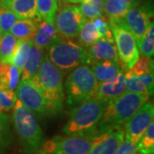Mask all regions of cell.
Wrapping results in <instances>:
<instances>
[{
  "instance_id": "6da1fadb",
  "label": "cell",
  "mask_w": 154,
  "mask_h": 154,
  "mask_svg": "<svg viewBox=\"0 0 154 154\" xmlns=\"http://www.w3.org/2000/svg\"><path fill=\"white\" fill-rule=\"evenodd\" d=\"M146 94L125 92L118 98L110 101L105 107L98 124V129L122 128L132 116L148 101Z\"/></svg>"
},
{
  "instance_id": "7a4b0ae2",
  "label": "cell",
  "mask_w": 154,
  "mask_h": 154,
  "mask_svg": "<svg viewBox=\"0 0 154 154\" xmlns=\"http://www.w3.org/2000/svg\"><path fill=\"white\" fill-rule=\"evenodd\" d=\"M47 57L60 70L70 71L82 65L93 64L87 50L69 38L56 36L46 47Z\"/></svg>"
},
{
  "instance_id": "3957f363",
  "label": "cell",
  "mask_w": 154,
  "mask_h": 154,
  "mask_svg": "<svg viewBox=\"0 0 154 154\" xmlns=\"http://www.w3.org/2000/svg\"><path fill=\"white\" fill-rule=\"evenodd\" d=\"M63 75L45 55L44 60L37 77L32 80L38 84L48 104L50 114H57L63 110L64 101V91L63 86Z\"/></svg>"
},
{
  "instance_id": "277c9868",
  "label": "cell",
  "mask_w": 154,
  "mask_h": 154,
  "mask_svg": "<svg viewBox=\"0 0 154 154\" xmlns=\"http://www.w3.org/2000/svg\"><path fill=\"white\" fill-rule=\"evenodd\" d=\"M13 122L27 154H38L43 145L42 129L35 116L17 99L13 107Z\"/></svg>"
},
{
  "instance_id": "5b68a950",
  "label": "cell",
  "mask_w": 154,
  "mask_h": 154,
  "mask_svg": "<svg viewBox=\"0 0 154 154\" xmlns=\"http://www.w3.org/2000/svg\"><path fill=\"white\" fill-rule=\"evenodd\" d=\"M106 105L105 102L96 98L80 104L71 111L69 119L63 128V133L69 135L97 131Z\"/></svg>"
},
{
  "instance_id": "8992f818",
  "label": "cell",
  "mask_w": 154,
  "mask_h": 154,
  "mask_svg": "<svg viewBox=\"0 0 154 154\" xmlns=\"http://www.w3.org/2000/svg\"><path fill=\"white\" fill-rule=\"evenodd\" d=\"M99 83L89 65H82L73 69L65 82L67 103L70 106L80 105L96 96Z\"/></svg>"
},
{
  "instance_id": "52a82bcc",
  "label": "cell",
  "mask_w": 154,
  "mask_h": 154,
  "mask_svg": "<svg viewBox=\"0 0 154 154\" xmlns=\"http://www.w3.org/2000/svg\"><path fill=\"white\" fill-rule=\"evenodd\" d=\"M120 66L124 70L131 69L140 56L137 41L122 19L109 21Z\"/></svg>"
},
{
  "instance_id": "ba28073f",
  "label": "cell",
  "mask_w": 154,
  "mask_h": 154,
  "mask_svg": "<svg viewBox=\"0 0 154 154\" xmlns=\"http://www.w3.org/2000/svg\"><path fill=\"white\" fill-rule=\"evenodd\" d=\"M98 132L55 136L42 145L39 154H89Z\"/></svg>"
},
{
  "instance_id": "9c48e42d",
  "label": "cell",
  "mask_w": 154,
  "mask_h": 154,
  "mask_svg": "<svg viewBox=\"0 0 154 154\" xmlns=\"http://www.w3.org/2000/svg\"><path fill=\"white\" fill-rule=\"evenodd\" d=\"M17 99L33 113L39 116L49 115L46 99L38 84L32 80L22 79L16 90Z\"/></svg>"
},
{
  "instance_id": "30bf717a",
  "label": "cell",
  "mask_w": 154,
  "mask_h": 154,
  "mask_svg": "<svg viewBox=\"0 0 154 154\" xmlns=\"http://www.w3.org/2000/svg\"><path fill=\"white\" fill-rule=\"evenodd\" d=\"M87 19L81 12L79 7L65 5L61 7L56 15L54 25L57 33L60 37L73 38L78 36Z\"/></svg>"
},
{
  "instance_id": "8fae6325",
  "label": "cell",
  "mask_w": 154,
  "mask_h": 154,
  "mask_svg": "<svg viewBox=\"0 0 154 154\" xmlns=\"http://www.w3.org/2000/svg\"><path fill=\"white\" fill-rule=\"evenodd\" d=\"M153 104L146 102L125 123V140L136 145L149 125L153 122Z\"/></svg>"
},
{
  "instance_id": "7c38bea8",
  "label": "cell",
  "mask_w": 154,
  "mask_h": 154,
  "mask_svg": "<svg viewBox=\"0 0 154 154\" xmlns=\"http://www.w3.org/2000/svg\"><path fill=\"white\" fill-rule=\"evenodd\" d=\"M152 16V5L151 2H147L142 6H134L130 8L122 19L136 38L137 45L143 38L149 25L152 22V21H151Z\"/></svg>"
},
{
  "instance_id": "4fadbf2b",
  "label": "cell",
  "mask_w": 154,
  "mask_h": 154,
  "mask_svg": "<svg viewBox=\"0 0 154 154\" xmlns=\"http://www.w3.org/2000/svg\"><path fill=\"white\" fill-rule=\"evenodd\" d=\"M123 140L124 131L122 128L98 129L89 154H114Z\"/></svg>"
},
{
  "instance_id": "5bb4252c",
  "label": "cell",
  "mask_w": 154,
  "mask_h": 154,
  "mask_svg": "<svg viewBox=\"0 0 154 154\" xmlns=\"http://www.w3.org/2000/svg\"><path fill=\"white\" fill-rule=\"evenodd\" d=\"M124 81L125 74L122 70L110 81L99 84L95 98L108 104L126 92Z\"/></svg>"
},
{
  "instance_id": "9a60e30c",
  "label": "cell",
  "mask_w": 154,
  "mask_h": 154,
  "mask_svg": "<svg viewBox=\"0 0 154 154\" xmlns=\"http://www.w3.org/2000/svg\"><path fill=\"white\" fill-rule=\"evenodd\" d=\"M87 51L89 57L94 61L119 62L115 43L108 41L105 38H100L94 44L88 46Z\"/></svg>"
},
{
  "instance_id": "2e32d148",
  "label": "cell",
  "mask_w": 154,
  "mask_h": 154,
  "mask_svg": "<svg viewBox=\"0 0 154 154\" xmlns=\"http://www.w3.org/2000/svg\"><path fill=\"white\" fill-rule=\"evenodd\" d=\"M0 2L10 9L18 19L38 20L36 11V0H0Z\"/></svg>"
},
{
  "instance_id": "e0dca14e",
  "label": "cell",
  "mask_w": 154,
  "mask_h": 154,
  "mask_svg": "<svg viewBox=\"0 0 154 154\" xmlns=\"http://www.w3.org/2000/svg\"><path fill=\"white\" fill-rule=\"evenodd\" d=\"M44 57V50L38 48L33 45L29 51L28 59L21 70L22 79L34 80L38 75Z\"/></svg>"
},
{
  "instance_id": "ac0fdd59",
  "label": "cell",
  "mask_w": 154,
  "mask_h": 154,
  "mask_svg": "<svg viewBox=\"0 0 154 154\" xmlns=\"http://www.w3.org/2000/svg\"><path fill=\"white\" fill-rule=\"evenodd\" d=\"M153 73L142 76L125 77V88L127 92L146 94L151 96L153 94Z\"/></svg>"
},
{
  "instance_id": "d6986e66",
  "label": "cell",
  "mask_w": 154,
  "mask_h": 154,
  "mask_svg": "<svg viewBox=\"0 0 154 154\" xmlns=\"http://www.w3.org/2000/svg\"><path fill=\"white\" fill-rule=\"evenodd\" d=\"M57 36L54 22L39 21L33 38V45L40 49H45Z\"/></svg>"
},
{
  "instance_id": "ffe728a7",
  "label": "cell",
  "mask_w": 154,
  "mask_h": 154,
  "mask_svg": "<svg viewBox=\"0 0 154 154\" xmlns=\"http://www.w3.org/2000/svg\"><path fill=\"white\" fill-rule=\"evenodd\" d=\"M91 69L99 84L110 81L122 71L119 62L115 61H99L94 63Z\"/></svg>"
},
{
  "instance_id": "44dd1931",
  "label": "cell",
  "mask_w": 154,
  "mask_h": 154,
  "mask_svg": "<svg viewBox=\"0 0 154 154\" xmlns=\"http://www.w3.org/2000/svg\"><path fill=\"white\" fill-rule=\"evenodd\" d=\"M38 22L36 19H18L9 33L17 39H33Z\"/></svg>"
},
{
  "instance_id": "7402d4cb",
  "label": "cell",
  "mask_w": 154,
  "mask_h": 154,
  "mask_svg": "<svg viewBox=\"0 0 154 154\" xmlns=\"http://www.w3.org/2000/svg\"><path fill=\"white\" fill-rule=\"evenodd\" d=\"M21 71L14 65L7 63L0 62V83L15 92L20 82Z\"/></svg>"
},
{
  "instance_id": "603a6c76",
  "label": "cell",
  "mask_w": 154,
  "mask_h": 154,
  "mask_svg": "<svg viewBox=\"0 0 154 154\" xmlns=\"http://www.w3.org/2000/svg\"><path fill=\"white\" fill-rule=\"evenodd\" d=\"M36 11L38 20L54 22L58 11L57 0H36Z\"/></svg>"
},
{
  "instance_id": "cb8c5ba5",
  "label": "cell",
  "mask_w": 154,
  "mask_h": 154,
  "mask_svg": "<svg viewBox=\"0 0 154 154\" xmlns=\"http://www.w3.org/2000/svg\"><path fill=\"white\" fill-rule=\"evenodd\" d=\"M33 45V39H18L11 64L21 71L28 59L29 51Z\"/></svg>"
},
{
  "instance_id": "d4e9b609",
  "label": "cell",
  "mask_w": 154,
  "mask_h": 154,
  "mask_svg": "<svg viewBox=\"0 0 154 154\" xmlns=\"http://www.w3.org/2000/svg\"><path fill=\"white\" fill-rule=\"evenodd\" d=\"M130 8L132 7L118 0H105L104 13H105L108 21L119 20L123 18Z\"/></svg>"
},
{
  "instance_id": "484cf974",
  "label": "cell",
  "mask_w": 154,
  "mask_h": 154,
  "mask_svg": "<svg viewBox=\"0 0 154 154\" xmlns=\"http://www.w3.org/2000/svg\"><path fill=\"white\" fill-rule=\"evenodd\" d=\"M105 0H84L79 7L86 19L93 20L103 17Z\"/></svg>"
},
{
  "instance_id": "4316f807",
  "label": "cell",
  "mask_w": 154,
  "mask_h": 154,
  "mask_svg": "<svg viewBox=\"0 0 154 154\" xmlns=\"http://www.w3.org/2000/svg\"><path fill=\"white\" fill-rule=\"evenodd\" d=\"M18 39L10 33H3L0 38V62L11 63Z\"/></svg>"
},
{
  "instance_id": "83f0119b",
  "label": "cell",
  "mask_w": 154,
  "mask_h": 154,
  "mask_svg": "<svg viewBox=\"0 0 154 154\" xmlns=\"http://www.w3.org/2000/svg\"><path fill=\"white\" fill-rule=\"evenodd\" d=\"M79 42L82 47H88L101 38L98 29L94 27L92 20H87L80 30Z\"/></svg>"
},
{
  "instance_id": "f1b7e54d",
  "label": "cell",
  "mask_w": 154,
  "mask_h": 154,
  "mask_svg": "<svg viewBox=\"0 0 154 154\" xmlns=\"http://www.w3.org/2000/svg\"><path fill=\"white\" fill-rule=\"evenodd\" d=\"M150 73H153V61L143 55L139 56L137 61L131 69L125 74V77L142 76Z\"/></svg>"
},
{
  "instance_id": "f546056e",
  "label": "cell",
  "mask_w": 154,
  "mask_h": 154,
  "mask_svg": "<svg viewBox=\"0 0 154 154\" xmlns=\"http://www.w3.org/2000/svg\"><path fill=\"white\" fill-rule=\"evenodd\" d=\"M139 51L141 55L148 58L153 57L154 54V26L153 22L149 25L146 32L144 34L143 38L138 44Z\"/></svg>"
},
{
  "instance_id": "4dcf8cb0",
  "label": "cell",
  "mask_w": 154,
  "mask_h": 154,
  "mask_svg": "<svg viewBox=\"0 0 154 154\" xmlns=\"http://www.w3.org/2000/svg\"><path fill=\"white\" fill-rule=\"evenodd\" d=\"M137 150L139 154H153L154 152V122H152L142 137L137 143Z\"/></svg>"
},
{
  "instance_id": "1f68e13d",
  "label": "cell",
  "mask_w": 154,
  "mask_h": 154,
  "mask_svg": "<svg viewBox=\"0 0 154 154\" xmlns=\"http://www.w3.org/2000/svg\"><path fill=\"white\" fill-rule=\"evenodd\" d=\"M17 20L18 17L0 2V28L2 33H9L11 27Z\"/></svg>"
},
{
  "instance_id": "d6a6232c",
  "label": "cell",
  "mask_w": 154,
  "mask_h": 154,
  "mask_svg": "<svg viewBox=\"0 0 154 154\" xmlns=\"http://www.w3.org/2000/svg\"><path fill=\"white\" fill-rule=\"evenodd\" d=\"M16 93L9 90L0 83V111H11L17 101Z\"/></svg>"
},
{
  "instance_id": "836d02e7",
  "label": "cell",
  "mask_w": 154,
  "mask_h": 154,
  "mask_svg": "<svg viewBox=\"0 0 154 154\" xmlns=\"http://www.w3.org/2000/svg\"><path fill=\"white\" fill-rule=\"evenodd\" d=\"M9 134V120L8 116L0 111V151L8 141Z\"/></svg>"
},
{
  "instance_id": "e575fe53",
  "label": "cell",
  "mask_w": 154,
  "mask_h": 154,
  "mask_svg": "<svg viewBox=\"0 0 154 154\" xmlns=\"http://www.w3.org/2000/svg\"><path fill=\"white\" fill-rule=\"evenodd\" d=\"M114 154H139L137 150V144L130 143L128 140H123Z\"/></svg>"
},
{
  "instance_id": "d590c367",
  "label": "cell",
  "mask_w": 154,
  "mask_h": 154,
  "mask_svg": "<svg viewBox=\"0 0 154 154\" xmlns=\"http://www.w3.org/2000/svg\"><path fill=\"white\" fill-rule=\"evenodd\" d=\"M118 1L123 2V3H125L126 5L131 6V7H134V6L139 5V4H137L134 0H118Z\"/></svg>"
},
{
  "instance_id": "8d00e7d4",
  "label": "cell",
  "mask_w": 154,
  "mask_h": 154,
  "mask_svg": "<svg viewBox=\"0 0 154 154\" xmlns=\"http://www.w3.org/2000/svg\"><path fill=\"white\" fill-rule=\"evenodd\" d=\"M84 0H63V2H65L67 4H72V5H75V4H81Z\"/></svg>"
},
{
  "instance_id": "74e56055",
  "label": "cell",
  "mask_w": 154,
  "mask_h": 154,
  "mask_svg": "<svg viewBox=\"0 0 154 154\" xmlns=\"http://www.w3.org/2000/svg\"><path fill=\"white\" fill-rule=\"evenodd\" d=\"M134 1H135V2H136L137 4H139V5H140V3L141 1H143V0H134Z\"/></svg>"
},
{
  "instance_id": "f35d334b",
  "label": "cell",
  "mask_w": 154,
  "mask_h": 154,
  "mask_svg": "<svg viewBox=\"0 0 154 154\" xmlns=\"http://www.w3.org/2000/svg\"><path fill=\"white\" fill-rule=\"evenodd\" d=\"M2 35H3V33H2V31H1V28H0V38H2Z\"/></svg>"
}]
</instances>
